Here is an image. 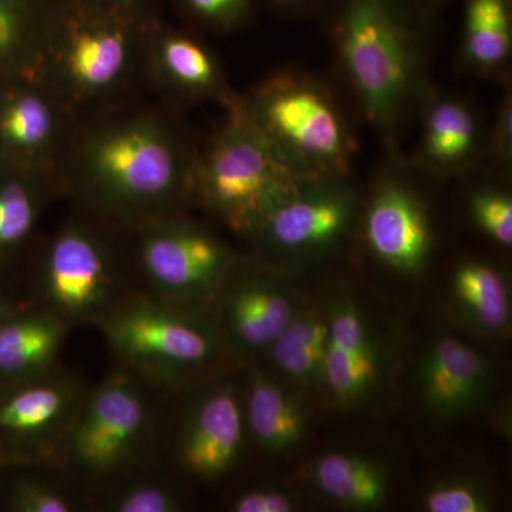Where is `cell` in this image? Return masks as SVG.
I'll return each instance as SVG.
<instances>
[{
    "label": "cell",
    "instance_id": "obj_24",
    "mask_svg": "<svg viewBox=\"0 0 512 512\" xmlns=\"http://www.w3.org/2000/svg\"><path fill=\"white\" fill-rule=\"evenodd\" d=\"M45 201L46 173L0 160V265L26 247Z\"/></svg>",
    "mask_w": 512,
    "mask_h": 512
},
{
    "label": "cell",
    "instance_id": "obj_18",
    "mask_svg": "<svg viewBox=\"0 0 512 512\" xmlns=\"http://www.w3.org/2000/svg\"><path fill=\"white\" fill-rule=\"evenodd\" d=\"M244 389L249 443L268 456H288L309 439L311 419L301 390L274 370L251 363Z\"/></svg>",
    "mask_w": 512,
    "mask_h": 512
},
{
    "label": "cell",
    "instance_id": "obj_33",
    "mask_svg": "<svg viewBox=\"0 0 512 512\" xmlns=\"http://www.w3.org/2000/svg\"><path fill=\"white\" fill-rule=\"evenodd\" d=\"M194 18L215 28H231L248 15L251 0H183Z\"/></svg>",
    "mask_w": 512,
    "mask_h": 512
},
{
    "label": "cell",
    "instance_id": "obj_29",
    "mask_svg": "<svg viewBox=\"0 0 512 512\" xmlns=\"http://www.w3.org/2000/svg\"><path fill=\"white\" fill-rule=\"evenodd\" d=\"M477 124L463 104L443 100L429 111L424 137V151L433 163L450 167L461 163L473 151Z\"/></svg>",
    "mask_w": 512,
    "mask_h": 512
},
{
    "label": "cell",
    "instance_id": "obj_2",
    "mask_svg": "<svg viewBox=\"0 0 512 512\" xmlns=\"http://www.w3.org/2000/svg\"><path fill=\"white\" fill-rule=\"evenodd\" d=\"M170 399L121 366L87 390L62 468L90 500L113 481L163 457Z\"/></svg>",
    "mask_w": 512,
    "mask_h": 512
},
{
    "label": "cell",
    "instance_id": "obj_22",
    "mask_svg": "<svg viewBox=\"0 0 512 512\" xmlns=\"http://www.w3.org/2000/svg\"><path fill=\"white\" fill-rule=\"evenodd\" d=\"M450 301L458 316L483 335L505 336L511 328V289L495 265L466 261L450 279Z\"/></svg>",
    "mask_w": 512,
    "mask_h": 512
},
{
    "label": "cell",
    "instance_id": "obj_6",
    "mask_svg": "<svg viewBox=\"0 0 512 512\" xmlns=\"http://www.w3.org/2000/svg\"><path fill=\"white\" fill-rule=\"evenodd\" d=\"M119 9L83 10L43 30L29 72L70 101H93L116 93L134 72L140 39Z\"/></svg>",
    "mask_w": 512,
    "mask_h": 512
},
{
    "label": "cell",
    "instance_id": "obj_13",
    "mask_svg": "<svg viewBox=\"0 0 512 512\" xmlns=\"http://www.w3.org/2000/svg\"><path fill=\"white\" fill-rule=\"evenodd\" d=\"M325 298L329 343L323 393L338 409H366L382 397L392 380L393 335L384 332L355 293L343 289Z\"/></svg>",
    "mask_w": 512,
    "mask_h": 512
},
{
    "label": "cell",
    "instance_id": "obj_10",
    "mask_svg": "<svg viewBox=\"0 0 512 512\" xmlns=\"http://www.w3.org/2000/svg\"><path fill=\"white\" fill-rule=\"evenodd\" d=\"M134 231L137 268L146 293L163 301L207 306L237 259L220 238L175 212Z\"/></svg>",
    "mask_w": 512,
    "mask_h": 512
},
{
    "label": "cell",
    "instance_id": "obj_1",
    "mask_svg": "<svg viewBox=\"0 0 512 512\" xmlns=\"http://www.w3.org/2000/svg\"><path fill=\"white\" fill-rule=\"evenodd\" d=\"M74 185L104 221L136 229L174 214L191 187L192 168L163 121L124 117L87 133L73 165Z\"/></svg>",
    "mask_w": 512,
    "mask_h": 512
},
{
    "label": "cell",
    "instance_id": "obj_11",
    "mask_svg": "<svg viewBox=\"0 0 512 512\" xmlns=\"http://www.w3.org/2000/svg\"><path fill=\"white\" fill-rule=\"evenodd\" d=\"M87 390L79 377L60 366L0 386V463L62 467Z\"/></svg>",
    "mask_w": 512,
    "mask_h": 512
},
{
    "label": "cell",
    "instance_id": "obj_38",
    "mask_svg": "<svg viewBox=\"0 0 512 512\" xmlns=\"http://www.w3.org/2000/svg\"><path fill=\"white\" fill-rule=\"evenodd\" d=\"M3 470H5V464L0 463V481H2Z\"/></svg>",
    "mask_w": 512,
    "mask_h": 512
},
{
    "label": "cell",
    "instance_id": "obj_5",
    "mask_svg": "<svg viewBox=\"0 0 512 512\" xmlns=\"http://www.w3.org/2000/svg\"><path fill=\"white\" fill-rule=\"evenodd\" d=\"M416 10L412 0H343L340 6V55L367 117L377 126L396 119L412 87Z\"/></svg>",
    "mask_w": 512,
    "mask_h": 512
},
{
    "label": "cell",
    "instance_id": "obj_31",
    "mask_svg": "<svg viewBox=\"0 0 512 512\" xmlns=\"http://www.w3.org/2000/svg\"><path fill=\"white\" fill-rule=\"evenodd\" d=\"M471 215L487 237L501 247L512 244V200L500 191H481L471 200Z\"/></svg>",
    "mask_w": 512,
    "mask_h": 512
},
{
    "label": "cell",
    "instance_id": "obj_23",
    "mask_svg": "<svg viewBox=\"0 0 512 512\" xmlns=\"http://www.w3.org/2000/svg\"><path fill=\"white\" fill-rule=\"evenodd\" d=\"M130 471L92 497V510L104 512H183L190 507L183 478L161 463Z\"/></svg>",
    "mask_w": 512,
    "mask_h": 512
},
{
    "label": "cell",
    "instance_id": "obj_30",
    "mask_svg": "<svg viewBox=\"0 0 512 512\" xmlns=\"http://www.w3.org/2000/svg\"><path fill=\"white\" fill-rule=\"evenodd\" d=\"M421 504L429 512H488L494 510L495 495L483 478L450 477L430 485Z\"/></svg>",
    "mask_w": 512,
    "mask_h": 512
},
{
    "label": "cell",
    "instance_id": "obj_9",
    "mask_svg": "<svg viewBox=\"0 0 512 512\" xmlns=\"http://www.w3.org/2000/svg\"><path fill=\"white\" fill-rule=\"evenodd\" d=\"M168 417L163 453L185 483L214 484L231 476L247 454L249 436L242 383L217 373L178 393Z\"/></svg>",
    "mask_w": 512,
    "mask_h": 512
},
{
    "label": "cell",
    "instance_id": "obj_35",
    "mask_svg": "<svg viewBox=\"0 0 512 512\" xmlns=\"http://www.w3.org/2000/svg\"><path fill=\"white\" fill-rule=\"evenodd\" d=\"M20 309V306L16 305V303L10 302L6 296H3L2 293H0V323L3 322V320H6L9 318V316H12L13 313L18 312Z\"/></svg>",
    "mask_w": 512,
    "mask_h": 512
},
{
    "label": "cell",
    "instance_id": "obj_17",
    "mask_svg": "<svg viewBox=\"0 0 512 512\" xmlns=\"http://www.w3.org/2000/svg\"><path fill=\"white\" fill-rule=\"evenodd\" d=\"M365 238L382 264L404 275L423 271L433 247L427 212L412 191L396 183L377 188L365 214Z\"/></svg>",
    "mask_w": 512,
    "mask_h": 512
},
{
    "label": "cell",
    "instance_id": "obj_36",
    "mask_svg": "<svg viewBox=\"0 0 512 512\" xmlns=\"http://www.w3.org/2000/svg\"><path fill=\"white\" fill-rule=\"evenodd\" d=\"M138 2V0H104L107 6L114 9H124L128 8V6L133 5V3Z\"/></svg>",
    "mask_w": 512,
    "mask_h": 512
},
{
    "label": "cell",
    "instance_id": "obj_12",
    "mask_svg": "<svg viewBox=\"0 0 512 512\" xmlns=\"http://www.w3.org/2000/svg\"><path fill=\"white\" fill-rule=\"evenodd\" d=\"M303 299L288 276L237 256L207 308L232 362L251 365L284 332Z\"/></svg>",
    "mask_w": 512,
    "mask_h": 512
},
{
    "label": "cell",
    "instance_id": "obj_25",
    "mask_svg": "<svg viewBox=\"0 0 512 512\" xmlns=\"http://www.w3.org/2000/svg\"><path fill=\"white\" fill-rule=\"evenodd\" d=\"M0 485L3 507L13 512H82L92 510L89 494L62 467L13 464Z\"/></svg>",
    "mask_w": 512,
    "mask_h": 512
},
{
    "label": "cell",
    "instance_id": "obj_37",
    "mask_svg": "<svg viewBox=\"0 0 512 512\" xmlns=\"http://www.w3.org/2000/svg\"><path fill=\"white\" fill-rule=\"evenodd\" d=\"M275 2L284 6H298L308 2V0H275Z\"/></svg>",
    "mask_w": 512,
    "mask_h": 512
},
{
    "label": "cell",
    "instance_id": "obj_7",
    "mask_svg": "<svg viewBox=\"0 0 512 512\" xmlns=\"http://www.w3.org/2000/svg\"><path fill=\"white\" fill-rule=\"evenodd\" d=\"M242 107L286 163L309 183L348 170V128L328 94L315 84L279 74L266 80Z\"/></svg>",
    "mask_w": 512,
    "mask_h": 512
},
{
    "label": "cell",
    "instance_id": "obj_20",
    "mask_svg": "<svg viewBox=\"0 0 512 512\" xmlns=\"http://www.w3.org/2000/svg\"><path fill=\"white\" fill-rule=\"evenodd\" d=\"M329 316L326 298L303 299L298 312L264 355L271 369L302 393H323Z\"/></svg>",
    "mask_w": 512,
    "mask_h": 512
},
{
    "label": "cell",
    "instance_id": "obj_4",
    "mask_svg": "<svg viewBox=\"0 0 512 512\" xmlns=\"http://www.w3.org/2000/svg\"><path fill=\"white\" fill-rule=\"evenodd\" d=\"M309 184L286 163L244 107H234L191 187L232 231L249 235L279 202Z\"/></svg>",
    "mask_w": 512,
    "mask_h": 512
},
{
    "label": "cell",
    "instance_id": "obj_16",
    "mask_svg": "<svg viewBox=\"0 0 512 512\" xmlns=\"http://www.w3.org/2000/svg\"><path fill=\"white\" fill-rule=\"evenodd\" d=\"M53 94L29 70L0 82V160L46 173L62 131Z\"/></svg>",
    "mask_w": 512,
    "mask_h": 512
},
{
    "label": "cell",
    "instance_id": "obj_21",
    "mask_svg": "<svg viewBox=\"0 0 512 512\" xmlns=\"http://www.w3.org/2000/svg\"><path fill=\"white\" fill-rule=\"evenodd\" d=\"M308 480L320 497L346 510H379L392 493L389 466L356 451H329L315 458Z\"/></svg>",
    "mask_w": 512,
    "mask_h": 512
},
{
    "label": "cell",
    "instance_id": "obj_28",
    "mask_svg": "<svg viewBox=\"0 0 512 512\" xmlns=\"http://www.w3.org/2000/svg\"><path fill=\"white\" fill-rule=\"evenodd\" d=\"M45 23L36 0H0V82L33 66Z\"/></svg>",
    "mask_w": 512,
    "mask_h": 512
},
{
    "label": "cell",
    "instance_id": "obj_3",
    "mask_svg": "<svg viewBox=\"0 0 512 512\" xmlns=\"http://www.w3.org/2000/svg\"><path fill=\"white\" fill-rule=\"evenodd\" d=\"M94 328L117 366L173 397L234 363L207 306L133 292Z\"/></svg>",
    "mask_w": 512,
    "mask_h": 512
},
{
    "label": "cell",
    "instance_id": "obj_27",
    "mask_svg": "<svg viewBox=\"0 0 512 512\" xmlns=\"http://www.w3.org/2000/svg\"><path fill=\"white\" fill-rule=\"evenodd\" d=\"M510 0H466L464 50L481 69H494L511 52Z\"/></svg>",
    "mask_w": 512,
    "mask_h": 512
},
{
    "label": "cell",
    "instance_id": "obj_19",
    "mask_svg": "<svg viewBox=\"0 0 512 512\" xmlns=\"http://www.w3.org/2000/svg\"><path fill=\"white\" fill-rule=\"evenodd\" d=\"M70 328L40 306L20 308L0 323V386L42 376L60 366Z\"/></svg>",
    "mask_w": 512,
    "mask_h": 512
},
{
    "label": "cell",
    "instance_id": "obj_14",
    "mask_svg": "<svg viewBox=\"0 0 512 512\" xmlns=\"http://www.w3.org/2000/svg\"><path fill=\"white\" fill-rule=\"evenodd\" d=\"M494 382L490 360L454 335L431 340L421 352L414 379L421 406L443 423L481 412L490 400Z\"/></svg>",
    "mask_w": 512,
    "mask_h": 512
},
{
    "label": "cell",
    "instance_id": "obj_15",
    "mask_svg": "<svg viewBox=\"0 0 512 512\" xmlns=\"http://www.w3.org/2000/svg\"><path fill=\"white\" fill-rule=\"evenodd\" d=\"M353 211L348 191L309 183L276 204L249 235L274 254H316L345 234Z\"/></svg>",
    "mask_w": 512,
    "mask_h": 512
},
{
    "label": "cell",
    "instance_id": "obj_34",
    "mask_svg": "<svg viewBox=\"0 0 512 512\" xmlns=\"http://www.w3.org/2000/svg\"><path fill=\"white\" fill-rule=\"evenodd\" d=\"M498 148L503 157L510 153L511 144V106L505 104L501 111L500 121H498Z\"/></svg>",
    "mask_w": 512,
    "mask_h": 512
},
{
    "label": "cell",
    "instance_id": "obj_32",
    "mask_svg": "<svg viewBox=\"0 0 512 512\" xmlns=\"http://www.w3.org/2000/svg\"><path fill=\"white\" fill-rule=\"evenodd\" d=\"M232 512H293L301 510L299 495L286 485L255 484L239 490L228 501Z\"/></svg>",
    "mask_w": 512,
    "mask_h": 512
},
{
    "label": "cell",
    "instance_id": "obj_8",
    "mask_svg": "<svg viewBox=\"0 0 512 512\" xmlns=\"http://www.w3.org/2000/svg\"><path fill=\"white\" fill-rule=\"evenodd\" d=\"M131 293L116 249L89 222L64 224L40 255L36 305L70 329L96 326Z\"/></svg>",
    "mask_w": 512,
    "mask_h": 512
},
{
    "label": "cell",
    "instance_id": "obj_26",
    "mask_svg": "<svg viewBox=\"0 0 512 512\" xmlns=\"http://www.w3.org/2000/svg\"><path fill=\"white\" fill-rule=\"evenodd\" d=\"M153 60L165 83L185 94H210L220 86L217 60L200 40L184 33L161 35Z\"/></svg>",
    "mask_w": 512,
    "mask_h": 512
}]
</instances>
